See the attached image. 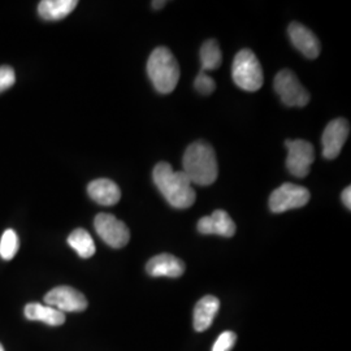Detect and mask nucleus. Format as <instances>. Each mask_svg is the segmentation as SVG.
<instances>
[{
	"label": "nucleus",
	"instance_id": "obj_1",
	"mask_svg": "<svg viewBox=\"0 0 351 351\" xmlns=\"http://www.w3.org/2000/svg\"><path fill=\"white\" fill-rule=\"evenodd\" d=\"M156 188L160 190L167 202L178 210H185L194 204L197 194L188 176L182 171H173L171 164L160 162L152 171Z\"/></svg>",
	"mask_w": 351,
	"mask_h": 351
},
{
	"label": "nucleus",
	"instance_id": "obj_4",
	"mask_svg": "<svg viewBox=\"0 0 351 351\" xmlns=\"http://www.w3.org/2000/svg\"><path fill=\"white\" fill-rule=\"evenodd\" d=\"M232 77L234 84L245 91H258L263 86V68L252 51L245 49L236 55L232 65Z\"/></svg>",
	"mask_w": 351,
	"mask_h": 351
},
{
	"label": "nucleus",
	"instance_id": "obj_3",
	"mask_svg": "<svg viewBox=\"0 0 351 351\" xmlns=\"http://www.w3.org/2000/svg\"><path fill=\"white\" fill-rule=\"evenodd\" d=\"M147 75L160 94H169L180 81V65L172 51L167 47H158L151 52L147 62Z\"/></svg>",
	"mask_w": 351,
	"mask_h": 351
},
{
	"label": "nucleus",
	"instance_id": "obj_14",
	"mask_svg": "<svg viewBox=\"0 0 351 351\" xmlns=\"http://www.w3.org/2000/svg\"><path fill=\"white\" fill-rule=\"evenodd\" d=\"M88 197L101 206H113L121 198V190L108 178L94 180L88 184Z\"/></svg>",
	"mask_w": 351,
	"mask_h": 351
},
{
	"label": "nucleus",
	"instance_id": "obj_6",
	"mask_svg": "<svg viewBox=\"0 0 351 351\" xmlns=\"http://www.w3.org/2000/svg\"><path fill=\"white\" fill-rule=\"evenodd\" d=\"M311 198L308 189L287 182L272 191L269 197V208L275 213H282L289 210L301 208Z\"/></svg>",
	"mask_w": 351,
	"mask_h": 351
},
{
	"label": "nucleus",
	"instance_id": "obj_25",
	"mask_svg": "<svg viewBox=\"0 0 351 351\" xmlns=\"http://www.w3.org/2000/svg\"><path fill=\"white\" fill-rule=\"evenodd\" d=\"M151 4L155 10H159V8H163L164 5L167 4V1H152Z\"/></svg>",
	"mask_w": 351,
	"mask_h": 351
},
{
	"label": "nucleus",
	"instance_id": "obj_2",
	"mask_svg": "<svg viewBox=\"0 0 351 351\" xmlns=\"http://www.w3.org/2000/svg\"><path fill=\"white\" fill-rule=\"evenodd\" d=\"M182 172L191 184L213 185L219 175L217 159L213 146L206 141H197L189 146L182 158Z\"/></svg>",
	"mask_w": 351,
	"mask_h": 351
},
{
	"label": "nucleus",
	"instance_id": "obj_21",
	"mask_svg": "<svg viewBox=\"0 0 351 351\" xmlns=\"http://www.w3.org/2000/svg\"><path fill=\"white\" fill-rule=\"evenodd\" d=\"M194 88L202 95H210L215 91L216 84L206 72H201L199 75H197V78L194 81Z\"/></svg>",
	"mask_w": 351,
	"mask_h": 351
},
{
	"label": "nucleus",
	"instance_id": "obj_16",
	"mask_svg": "<svg viewBox=\"0 0 351 351\" xmlns=\"http://www.w3.org/2000/svg\"><path fill=\"white\" fill-rule=\"evenodd\" d=\"M24 314L27 320L42 322L47 326H59L65 323V314L47 304L45 306L40 303H29L25 306Z\"/></svg>",
	"mask_w": 351,
	"mask_h": 351
},
{
	"label": "nucleus",
	"instance_id": "obj_20",
	"mask_svg": "<svg viewBox=\"0 0 351 351\" xmlns=\"http://www.w3.org/2000/svg\"><path fill=\"white\" fill-rule=\"evenodd\" d=\"M19 247H20V242H19L17 233L13 229H7L0 239V256L4 261H11L17 254Z\"/></svg>",
	"mask_w": 351,
	"mask_h": 351
},
{
	"label": "nucleus",
	"instance_id": "obj_23",
	"mask_svg": "<svg viewBox=\"0 0 351 351\" xmlns=\"http://www.w3.org/2000/svg\"><path fill=\"white\" fill-rule=\"evenodd\" d=\"M16 82V75L11 66H0V86L7 90L14 85Z\"/></svg>",
	"mask_w": 351,
	"mask_h": 351
},
{
	"label": "nucleus",
	"instance_id": "obj_19",
	"mask_svg": "<svg viewBox=\"0 0 351 351\" xmlns=\"http://www.w3.org/2000/svg\"><path fill=\"white\" fill-rule=\"evenodd\" d=\"M223 62V53L215 39L206 40L201 47L202 72L217 69Z\"/></svg>",
	"mask_w": 351,
	"mask_h": 351
},
{
	"label": "nucleus",
	"instance_id": "obj_18",
	"mask_svg": "<svg viewBox=\"0 0 351 351\" xmlns=\"http://www.w3.org/2000/svg\"><path fill=\"white\" fill-rule=\"evenodd\" d=\"M68 245L84 259H88L95 254V243L88 230L78 228L68 237Z\"/></svg>",
	"mask_w": 351,
	"mask_h": 351
},
{
	"label": "nucleus",
	"instance_id": "obj_7",
	"mask_svg": "<svg viewBox=\"0 0 351 351\" xmlns=\"http://www.w3.org/2000/svg\"><path fill=\"white\" fill-rule=\"evenodd\" d=\"M285 146L288 149L287 168L289 172L298 178L308 176L315 162L314 146L303 139H288Z\"/></svg>",
	"mask_w": 351,
	"mask_h": 351
},
{
	"label": "nucleus",
	"instance_id": "obj_26",
	"mask_svg": "<svg viewBox=\"0 0 351 351\" xmlns=\"http://www.w3.org/2000/svg\"><path fill=\"white\" fill-rule=\"evenodd\" d=\"M0 351H4V348H3V345L0 343Z\"/></svg>",
	"mask_w": 351,
	"mask_h": 351
},
{
	"label": "nucleus",
	"instance_id": "obj_15",
	"mask_svg": "<svg viewBox=\"0 0 351 351\" xmlns=\"http://www.w3.org/2000/svg\"><path fill=\"white\" fill-rule=\"evenodd\" d=\"M220 308V301L213 295H206L195 304L194 308V329L204 332L213 326V319Z\"/></svg>",
	"mask_w": 351,
	"mask_h": 351
},
{
	"label": "nucleus",
	"instance_id": "obj_8",
	"mask_svg": "<svg viewBox=\"0 0 351 351\" xmlns=\"http://www.w3.org/2000/svg\"><path fill=\"white\" fill-rule=\"evenodd\" d=\"M94 228L98 236L113 249L124 247L130 239V232L125 223H123L111 213L97 215L94 220Z\"/></svg>",
	"mask_w": 351,
	"mask_h": 351
},
{
	"label": "nucleus",
	"instance_id": "obj_22",
	"mask_svg": "<svg viewBox=\"0 0 351 351\" xmlns=\"http://www.w3.org/2000/svg\"><path fill=\"white\" fill-rule=\"evenodd\" d=\"M236 339H237V336L234 332H230V330L224 332L216 339L213 351H230L236 345Z\"/></svg>",
	"mask_w": 351,
	"mask_h": 351
},
{
	"label": "nucleus",
	"instance_id": "obj_17",
	"mask_svg": "<svg viewBox=\"0 0 351 351\" xmlns=\"http://www.w3.org/2000/svg\"><path fill=\"white\" fill-rule=\"evenodd\" d=\"M77 4V0H43L38 5V13L45 20L58 21L73 12Z\"/></svg>",
	"mask_w": 351,
	"mask_h": 351
},
{
	"label": "nucleus",
	"instance_id": "obj_10",
	"mask_svg": "<svg viewBox=\"0 0 351 351\" xmlns=\"http://www.w3.org/2000/svg\"><path fill=\"white\" fill-rule=\"evenodd\" d=\"M350 125L345 119L332 120L323 133L322 143H323V156L328 160H333L339 155L343 145L349 138Z\"/></svg>",
	"mask_w": 351,
	"mask_h": 351
},
{
	"label": "nucleus",
	"instance_id": "obj_11",
	"mask_svg": "<svg viewBox=\"0 0 351 351\" xmlns=\"http://www.w3.org/2000/svg\"><path fill=\"white\" fill-rule=\"evenodd\" d=\"M289 37L294 47L308 59H316L322 46L314 33L300 23H291L288 29Z\"/></svg>",
	"mask_w": 351,
	"mask_h": 351
},
{
	"label": "nucleus",
	"instance_id": "obj_5",
	"mask_svg": "<svg viewBox=\"0 0 351 351\" xmlns=\"http://www.w3.org/2000/svg\"><path fill=\"white\" fill-rule=\"evenodd\" d=\"M274 88L281 101L288 107H304L310 101V94L300 82L297 75L289 69H282L277 73Z\"/></svg>",
	"mask_w": 351,
	"mask_h": 351
},
{
	"label": "nucleus",
	"instance_id": "obj_13",
	"mask_svg": "<svg viewBox=\"0 0 351 351\" xmlns=\"http://www.w3.org/2000/svg\"><path fill=\"white\" fill-rule=\"evenodd\" d=\"M146 271L152 277L176 278L184 275L185 263L172 254H160L149 261L146 265Z\"/></svg>",
	"mask_w": 351,
	"mask_h": 351
},
{
	"label": "nucleus",
	"instance_id": "obj_24",
	"mask_svg": "<svg viewBox=\"0 0 351 351\" xmlns=\"http://www.w3.org/2000/svg\"><path fill=\"white\" fill-rule=\"evenodd\" d=\"M341 198H342V203L345 204V207L348 208V210H351V188L350 186H348V188L345 189L343 191H342V195H341Z\"/></svg>",
	"mask_w": 351,
	"mask_h": 351
},
{
	"label": "nucleus",
	"instance_id": "obj_27",
	"mask_svg": "<svg viewBox=\"0 0 351 351\" xmlns=\"http://www.w3.org/2000/svg\"><path fill=\"white\" fill-rule=\"evenodd\" d=\"M1 91H4V88H1V86H0V93H1Z\"/></svg>",
	"mask_w": 351,
	"mask_h": 351
},
{
	"label": "nucleus",
	"instance_id": "obj_9",
	"mask_svg": "<svg viewBox=\"0 0 351 351\" xmlns=\"http://www.w3.org/2000/svg\"><path fill=\"white\" fill-rule=\"evenodd\" d=\"M45 303L62 313H81L88 308L86 297L72 287H56L45 295Z\"/></svg>",
	"mask_w": 351,
	"mask_h": 351
},
{
	"label": "nucleus",
	"instance_id": "obj_12",
	"mask_svg": "<svg viewBox=\"0 0 351 351\" xmlns=\"http://www.w3.org/2000/svg\"><path fill=\"white\" fill-rule=\"evenodd\" d=\"M198 230L202 234H217L221 237H233L236 224L223 210H216L210 216H204L198 221Z\"/></svg>",
	"mask_w": 351,
	"mask_h": 351
}]
</instances>
